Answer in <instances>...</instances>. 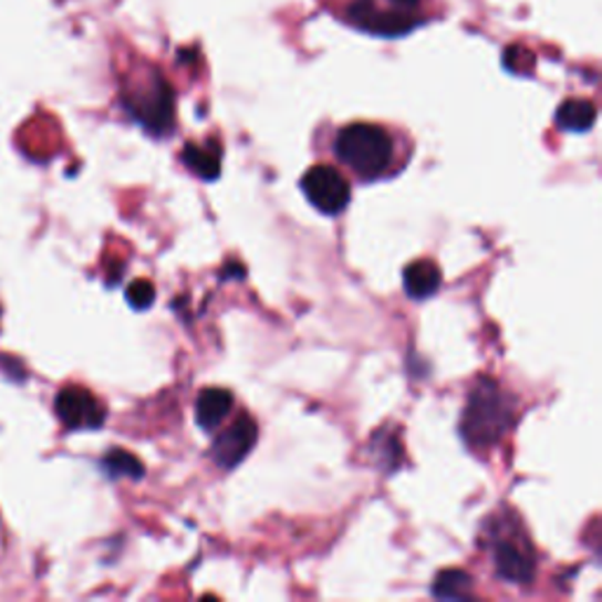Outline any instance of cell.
Instances as JSON below:
<instances>
[{
	"mask_svg": "<svg viewBox=\"0 0 602 602\" xmlns=\"http://www.w3.org/2000/svg\"><path fill=\"white\" fill-rule=\"evenodd\" d=\"M346 24L384 38L405 35L433 17V0H328Z\"/></svg>",
	"mask_w": 602,
	"mask_h": 602,
	"instance_id": "1",
	"label": "cell"
},
{
	"mask_svg": "<svg viewBox=\"0 0 602 602\" xmlns=\"http://www.w3.org/2000/svg\"><path fill=\"white\" fill-rule=\"evenodd\" d=\"M516 417L513 398L497 382L482 380L468 393L461 417V438L468 447L487 449L497 445Z\"/></svg>",
	"mask_w": 602,
	"mask_h": 602,
	"instance_id": "2",
	"label": "cell"
},
{
	"mask_svg": "<svg viewBox=\"0 0 602 602\" xmlns=\"http://www.w3.org/2000/svg\"><path fill=\"white\" fill-rule=\"evenodd\" d=\"M334 156L365 181L384 177L395 160V139L374 123H351L336 132Z\"/></svg>",
	"mask_w": 602,
	"mask_h": 602,
	"instance_id": "3",
	"label": "cell"
},
{
	"mask_svg": "<svg viewBox=\"0 0 602 602\" xmlns=\"http://www.w3.org/2000/svg\"><path fill=\"white\" fill-rule=\"evenodd\" d=\"M125 106L139 125L154 135L175 127V94L158 71H148L125 92Z\"/></svg>",
	"mask_w": 602,
	"mask_h": 602,
	"instance_id": "4",
	"label": "cell"
},
{
	"mask_svg": "<svg viewBox=\"0 0 602 602\" xmlns=\"http://www.w3.org/2000/svg\"><path fill=\"white\" fill-rule=\"evenodd\" d=\"M301 191L323 215H342L351 203V184L336 167L330 165H313L301 177Z\"/></svg>",
	"mask_w": 602,
	"mask_h": 602,
	"instance_id": "5",
	"label": "cell"
},
{
	"mask_svg": "<svg viewBox=\"0 0 602 602\" xmlns=\"http://www.w3.org/2000/svg\"><path fill=\"white\" fill-rule=\"evenodd\" d=\"M492 560L499 579L516 587H530L537 572V558L522 534H504L492 546Z\"/></svg>",
	"mask_w": 602,
	"mask_h": 602,
	"instance_id": "6",
	"label": "cell"
},
{
	"mask_svg": "<svg viewBox=\"0 0 602 602\" xmlns=\"http://www.w3.org/2000/svg\"><path fill=\"white\" fill-rule=\"evenodd\" d=\"M54 412L69 430H97L106 422V409L87 388L66 386L56 393Z\"/></svg>",
	"mask_w": 602,
	"mask_h": 602,
	"instance_id": "7",
	"label": "cell"
},
{
	"mask_svg": "<svg viewBox=\"0 0 602 602\" xmlns=\"http://www.w3.org/2000/svg\"><path fill=\"white\" fill-rule=\"evenodd\" d=\"M257 438L259 428L255 419L245 414V417H238L229 428L219 433L212 443L210 455L219 468L231 470L250 455L252 447L257 445Z\"/></svg>",
	"mask_w": 602,
	"mask_h": 602,
	"instance_id": "8",
	"label": "cell"
},
{
	"mask_svg": "<svg viewBox=\"0 0 602 602\" xmlns=\"http://www.w3.org/2000/svg\"><path fill=\"white\" fill-rule=\"evenodd\" d=\"M440 282H443V273L438 269V263L430 259L412 261L403 273V288L407 297L414 301H424L436 294L440 290Z\"/></svg>",
	"mask_w": 602,
	"mask_h": 602,
	"instance_id": "9",
	"label": "cell"
},
{
	"mask_svg": "<svg viewBox=\"0 0 602 602\" xmlns=\"http://www.w3.org/2000/svg\"><path fill=\"white\" fill-rule=\"evenodd\" d=\"M233 409V395L226 388H205L196 401V422L203 430H215Z\"/></svg>",
	"mask_w": 602,
	"mask_h": 602,
	"instance_id": "10",
	"label": "cell"
},
{
	"mask_svg": "<svg viewBox=\"0 0 602 602\" xmlns=\"http://www.w3.org/2000/svg\"><path fill=\"white\" fill-rule=\"evenodd\" d=\"M181 160L205 181H215L221 175V150L217 144H186Z\"/></svg>",
	"mask_w": 602,
	"mask_h": 602,
	"instance_id": "11",
	"label": "cell"
},
{
	"mask_svg": "<svg viewBox=\"0 0 602 602\" xmlns=\"http://www.w3.org/2000/svg\"><path fill=\"white\" fill-rule=\"evenodd\" d=\"M595 118L598 108L589 100H568L556 113V123L564 132H589L595 125Z\"/></svg>",
	"mask_w": 602,
	"mask_h": 602,
	"instance_id": "12",
	"label": "cell"
},
{
	"mask_svg": "<svg viewBox=\"0 0 602 602\" xmlns=\"http://www.w3.org/2000/svg\"><path fill=\"white\" fill-rule=\"evenodd\" d=\"M430 591L440 600H464L474 593V577L466 570H443Z\"/></svg>",
	"mask_w": 602,
	"mask_h": 602,
	"instance_id": "13",
	"label": "cell"
},
{
	"mask_svg": "<svg viewBox=\"0 0 602 602\" xmlns=\"http://www.w3.org/2000/svg\"><path fill=\"white\" fill-rule=\"evenodd\" d=\"M102 468L108 478H135L137 480L144 476V464L125 449H111L108 455L102 459Z\"/></svg>",
	"mask_w": 602,
	"mask_h": 602,
	"instance_id": "14",
	"label": "cell"
},
{
	"mask_svg": "<svg viewBox=\"0 0 602 602\" xmlns=\"http://www.w3.org/2000/svg\"><path fill=\"white\" fill-rule=\"evenodd\" d=\"M125 294H127V301H129V307H132V309L144 311V309H148L150 304H154L156 288L150 286L148 280H135V282H132V286L127 288Z\"/></svg>",
	"mask_w": 602,
	"mask_h": 602,
	"instance_id": "15",
	"label": "cell"
}]
</instances>
